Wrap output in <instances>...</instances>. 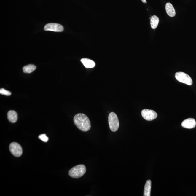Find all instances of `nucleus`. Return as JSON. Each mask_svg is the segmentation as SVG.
I'll return each mask as SVG.
<instances>
[{
	"label": "nucleus",
	"mask_w": 196,
	"mask_h": 196,
	"mask_svg": "<svg viewBox=\"0 0 196 196\" xmlns=\"http://www.w3.org/2000/svg\"><path fill=\"white\" fill-rule=\"evenodd\" d=\"M74 124L78 128L83 132H87L90 129L91 124L88 117L83 113H78L74 116Z\"/></svg>",
	"instance_id": "1"
},
{
	"label": "nucleus",
	"mask_w": 196,
	"mask_h": 196,
	"mask_svg": "<svg viewBox=\"0 0 196 196\" xmlns=\"http://www.w3.org/2000/svg\"><path fill=\"white\" fill-rule=\"evenodd\" d=\"M86 172V168L84 165H79L71 168L69 172L71 177L77 179L82 177Z\"/></svg>",
	"instance_id": "2"
},
{
	"label": "nucleus",
	"mask_w": 196,
	"mask_h": 196,
	"mask_svg": "<svg viewBox=\"0 0 196 196\" xmlns=\"http://www.w3.org/2000/svg\"><path fill=\"white\" fill-rule=\"evenodd\" d=\"M108 122L110 129L113 132H115L119 129V121L115 113L111 112L108 116Z\"/></svg>",
	"instance_id": "3"
},
{
	"label": "nucleus",
	"mask_w": 196,
	"mask_h": 196,
	"mask_svg": "<svg viewBox=\"0 0 196 196\" xmlns=\"http://www.w3.org/2000/svg\"><path fill=\"white\" fill-rule=\"evenodd\" d=\"M175 77L176 80L180 82L189 85H192V78L185 73L181 72H176L175 74Z\"/></svg>",
	"instance_id": "4"
},
{
	"label": "nucleus",
	"mask_w": 196,
	"mask_h": 196,
	"mask_svg": "<svg viewBox=\"0 0 196 196\" xmlns=\"http://www.w3.org/2000/svg\"><path fill=\"white\" fill-rule=\"evenodd\" d=\"M9 149L12 154L15 157L21 156L23 153L22 147L17 142H13L9 146Z\"/></svg>",
	"instance_id": "5"
},
{
	"label": "nucleus",
	"mask_w": 196,
	"mask_h": 196,
	"mask_svg": "<svg viewBox=\"0 0 196 196\" xmlns=\"http://www.w3.org/2000/svg\"><path fill=\"white\" fill-rule=\"evenodd\" d=\"M142 117L144 119L148 121H151L156 119L157 114L153 110L144 109L141 111Z\"/></svg>",
	"instance_id": "6"
},
{
	"label": "nucleus",
	"mask_w": 196,
	"mask_h": 196,
	"mask_svg": "<svg viewBox=\"0 0 196 196\" xmlns=\"http://www.w3.org/2000/svg\"><path fill=\"white\" fill-rule=\"evenodd\" d=\"M44 30L46 31L61 32L64 31V27L59 24L50 23L45 26Z\"/></svg>",
	"instance_id": "7"
},
{
	"label": "nucleus",
	"mask_w": 196,
	"mask_h": 196,
	"mask_svg": "<svg viewBox=\"0 0 196 196\" xmlns=\"http://www.w3.org/2000/svg\"><path fill=\"white\" fill-rule=\"evenodd\" d=\"M196 122L195 119L192 118H189L184 120L181 124L183 128L186 129H192L195 127Z\"/></svg>",
	"instance_id": "8"
},
{
	"label": "nucleus",
	"mask_w": 196,
	"mask_h": 196,
	"mask_svg": "<svg viewBox=\"0 0 196 196\" xmlns=\"http://www.w3.org/2000/svg\"><path fill=\"white\" fill-rule=\"evenodd\" d=\"M166 10L167 14L170 17H173L176 15L175 10L173 5L171 3H167L166 4Z\"/></svg>",
	"instance_id": "9"
},
{
	"label": "nucleus",
	"mask_w": 196,
	"mask_h": 196,
	"mask_svg": "<svg viewBox=\"0 0 196 196\" xmlns=\"http://www.w3.org/2000/svg\"><path fill=\"white\" fill-rule=\"evenodd\" d=\"M7 119L11 123H14L17 122V114L15 111L11 110L7 113Z\"/></svg>",
	"instance_id": "10"
},
{
	"label": "nucleus",
	"mask_w": 196,
	"mask_h": 196,
	"mask_svg": "<svg viewBox=\"0 0 196 196\" xmlns=\"http://www.w3.org/2000/svg\"><path fill=\"white\" fill-rule=\"evenodd\" d=\"M81 61L86 68H93L95 65L94 61L87 58H83L81 60Z\"/></svg>",
	"instance_id": "11"
},
{
	"label": "nucleus",
	"mask_w": 196,
	"mask_h": 196,
	"mask_svg": "<svg viewBox=\"0 0 196 196\" xmlns=\"http://www.w3.org/2000/svg\"><path fill=\"white\" fill-rule=\"evenodd\" d=\"M151 181L150 180H147L145 184L144 189V196H150L151 189Z\"/></svg>",
	"instance_id": "12"
},
{
	"label": "nucleus",
	"mask_w": 196,
	"mask_h": 196,
	"mask_svg": "<svg viewBox=\"0 0 196 196\" xmlns=\"http://www.w3.org/2000/svg\"><path fill=\"white\" fill-rule=\"evenodd\" d=\"M150 23L152 28L153 29H156L159 23V19L158 17L156 16L153 15L150 17Z\"/></svg>",
	"instance_id": "13"
},
{
	"label": "nucleus",
	"mask_w": 196,
	"mask_h": 196,
	"mask_svg": "<svg viewBox=\"0 0 196 196\" xmlns=\"http://www.w3.org/2000/svg\"><path fill=\"white\" fill-rule=\"evenodd\" d=\"M36 68V67L33 64H29L24 66L23 71L25 73L30 74L33 72Z\"/></svg>",
	"instance_id": "14"
},
{
	"label": "nucleus",
	"mask_w": 196,
	"mask_h": 196,
	"mask_svg": "<svg viewBox=\"0 0 196 196\" xmlns=\"http://www.w3.org/2000/svg\"><path fill=\"white\" fill-rule=\"evenodd\" d=\"M38 138L40 140L43 141V142H47L48 141V137L47 136L46 134H40Z\"/></svg>",
	"instance_id": "15"
},
{
	"label": "nucleus",
	"mask_w": 196,
	"mask_h": 196,
	"mask_svg": "<svg viewBox=\"0 0 196 196\" xmlns=\"http://www.w3.org/2000/svg\"><path fill=\"white\" fill-rule=\"evenodd\" d=\"M0 93L1 95H5L6 96H9L11 94L10 92L6 90L4 88L1 89V90H0Z\"/></svg>",
	"instance_id": "16"
},
{
	"label": "nucleus",
	"mask_w": 196,
	"mask_h": 196,
	"mask_svg": "<svg viewBox=\"0 0 196 196\" xmlns=\"http://www.w3.org/2000/svg\"><path fill=\"white\" fill-rule=\"evenodd\" d=\"M141 1H142V2L145 3V4L147 3L146 0H141Z\"/></svg>",
	"instance_id": "17"
}]
</instances>
